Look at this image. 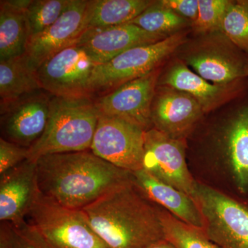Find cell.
Here are the masks:
<instances>
[{
  "label": "cell",
  "mask_w": 248,
  "mask_h": 248,
  "mask_svg": "<svg viewBox=\"0 0 248 248\" xmlns=\"http://www.w3.org/2000/svg\"><path fill=\"white\" fill-rule=\"evenodd\" d=\"M35 163L41 193L63 206L78 210L133 178L130 171L116 167L91 150L47 155Z\"/></svg>",
  "instance_id": "6da1fadb"
},
{
  "label": "cell",
  "mask_w": 248,
  "mask_h": 248,
  "mask_svg": "<svg viewBox=\"0 0 248 248\" xmlns=\"http://www.w3.org/2000/svg\"><path fill=\"white\" fill-rule=\"evenodd\" d=\"M186 143L187 158L224 168L236 193L248 197V88L205 114Z\"/></svg>",
  "instance_id": "7a4b0ae2"
},
{
  "label": "cell",
  "mask_w": 248,
  "mask_h": 248,
  "mask_svg": "<svg viewBox=\"0 0 248 248\" xmlns=\"http://www.w3.org/2000/svg\"><path fill=\"white\" fill-rule=\"evenodd\" d=\"M82 211L110 248H147L165 239L159 205L146 197L133 178Z\"/></svg>",
  "instance_id": "3957f363"
},
{
  "label": "cell",
  "mask_w": 248,
  "mask_h": 248,
  "mask_svg": "<svg viewBox=\"0 0 248 248\" xmlns=\"http://www.w3.org/2000/svg\"><path fill=\"white\" fill-rule=\"evenodd\" d=\"M99 117L93 96L52 95L48 124L29 148V159L47 155L89 151Z\"/></svg>",
  "instance_id": "277c9868"
},
{
  "label": "cell",
  "mask_w": 248,
  "mask_h": 248,
  "mask_svg": "<svg viewBox=\"0 0 248 248\" xmlns=\"http://www.w3.org/2000/svg\"><path fill=\"white\" fill-rule=\"evenodd\" d=\"M172 55L213 84H229L248 78V54L222 31L202 35L190 33Z\"/></svg>",
  "instance_id": "5b68a950"
},
{
  "label": "cell",
  "mask_w": 248,
  "mask_h": 248,
  "mask_svg": "<svg viewBox=\"0 0 248 248\" xmlns=\"http://www.w3.org/2000/svg\"><path fill=\"white\" fill-rule=\"evenodd\" d=\"M190 33L191 29H186L156 43L129 49L110 61L97 65L90 79V95H104L157 69Z\"/></svg>",
  "instance_id": "8992f818"
},
{
  "label": "cell",
  "mask_w": 248,
  "mask_h": 248,
  "mask_svg": "<svg viewBox=\"0 0 248 248\" xmlns=\"http://www.w3.org/2000/svg\"><path fill=\"white\" fill-rule=\"evenodd\" d=\"M248 197H230L198 183L195 201L204 233L219 248H248Z\"/></svg>",
  "instance_id": "52a82bcc"
},
{
  "label": "cell",
  "mask_w": 248,
  "mask_h": 248,
  "mask_svg": "<svg viewBox=\"0 0 248 248\" xmlns=\"http://www.w3.org/2000/svg\"><path fill=\"white\" fill-rule=\"evenodd\" d=\"M28 217L54 248H110L93 229L82 210L63 206L40 192Z\"/></svg>",
  "instance_id": "ba28073f"
},
{
  "label": "cell",
  "mask_w": 248,
  "mask_h": 248,
  "mask_svg": "<svg viewBox=\"0 0 248 248\" xmlns=\"http://www.w3.org/2000/svg\"><path fill=\"white\" fill-rule=\"evenodd\" d=\"M145 132L118 117L99 114L91 151L119 169L136 172L143 169Z\"/></svg>",
  "instance_id": "9c48e42d"
},
{
  "label": "cell",
  "mask_w": 248,
  "mask_h": 248,
  "mask_svg": "<svg viewBox=\"0 0 248 248\" xmlns=\"http://www.w3.org/2000/svg\"><path fill=\"white\" fill-rule=\"evenodd\" d=\"M186 140H175L155 128L144 134L143 169L194 200L198 182L189 170Z\"/></svg>",
  "instance_id": "30bf717a"
},
{
  "label": "cell",
  "mask_w": 248,
  "mask_h": 248,
  "mask_svg": "<svg viewBox=\"0 0 248 248\" xmlns=\"http://www.w3.org/2000/svg\"><path fill=\"white\" fill-rule=\"evenodd\" d=\"M97 64L82 47L73 45L46 60L36 71L41 89L52 95H90V79Z\"/></svg>",
  "instance_id": "8fae6325"
},
{
  "label": "cell",
  "mask_w": 248,
  "mask_h": 248,
  "mask_svg": "<svg viewBox=\"0 0 248 248\" xmlns=\"http://www.w3.org/2000/svg\"><path fill=\"white\" fill-rule=\"evenodd\" d=\"M52 94L43 89L0 103L1 138L30 148L48 124Z\"/></svg>",
  "instance_id": "7c38bea8"
},
{
  "label": "cell",
  "mask_w": 248,
  "mask_h": 248,
  "mask_svg": "<svg viewBox=\"0 0 248 248\" xmlns=\"http://www.w3.org/2000/svg\"><path fill=\"white\" fill-rule=\"evenodd\" d=\"M162 66L112 92L94 98L99 114L118 117L145 131L153 128L151 105Z\"/></svg>",
  "instance_id": "4fadbf2b"
},
{
  "label": "cell",
  "mask_w": 248,
  "mask_h": 248,
  "mask_svg": "<svg viewBox=\"0 0 248 248\" xmlns=\"http://www.w3.org/2000/svg\"><path fill=\"white\" fill-rule=\"evenodd\" d=\"M156 86H169L188 93L207 114L231 102L246 91L248 88V78L229 84H213L172 55L161 67Z\"/></svg>",
  "instance_id": "5bb4252c"
},
{
  "label": "cell",
  "mask_w": 248,
  "mask_h": 248,
  "mask_svg": "<svg viewBox=\"0 0 248 248\" xmlns=\"http://www.w3.org/2000/svg\"><path fill=\"white\" fill-rule=\"evenodd\" d=\"M205 115L188 93L156 86L151 105L153 128L175 140H186Z\"/></svg>",
  "instance_id": "9a60e30c"
},
{
  "label": "cell",
  "mask_w": 248,
  "mask_h": 248,
  "mask_svg": "<svg viewBox=\"0 0 248 248\" xmlns=\"http://www.w3.org/2000/svg\"><path fill=\"white\" fill-rule=\"evenodd\" d=\"M88 0H71V4L51 27L28 40L25 55L35 71L49 58L76 45L85 32Z\"/></svg>",
  "instance_id": "2e32d148"
},
{
  "label": "cell",
  "mask_w": 248,
  "mask_h": 248,
  "mask_svg": "<svg viewBox=\"0 0 248 248\" xmlns=\"http://www.w3.org/2000/svg\"><path fill=\"white\" fill-rule=\"evenodd\" d=\"M167 37L147 32L131 24L86 30L77 45L82 47L96 64L110 61L129 49L151 45Z\"/></svg>",
  "instance_id": "e0dca14e"
},
{
  "label": "cell",
  "mask_w": 248,
  "mask_h": 248,
  "mask_svg": "<svg viewBox=\"0 0 248 248\" xmlns=\"http://www.w3.org/2000/svg\"><path fill=\"white\" fill-rule=\"evenodd\" d=\"M40 192L35 161L26 160L0 175V221H25Z\"/></svg>",
  "instance_id": "ac0fdd59"
},
{
  "label": "cell",
  "mask_w": 248,
  "mask_h": 248,
  "mask_svg": "<svg viewBox=\"0 0 248 248\" xmlns=\"http://www.w3.org/2000/svg\"><path fill=\"white\" fill-rule=\"evenodd\" d=\"M132 173L134 182L151 202L184 223L203 228V219L200 210L190 196L161 182L144 169Z\"/></svg>",
  "instance_id": "d6986e66"
},
{
  "label": "cell",
  "mask_w": 248,
  "mask_h": 248,
  "mask_svg": "<svg viewBox=\"0 0 248 248\" xmlns=\"http://www.w3.org/2000/svg\"><path fill=\"white\" fill-rule=\"evenodd\" d=\"M31 1H0V61L25 54L28 42L26 11Z\"/></svg>",
  "instance_id": "ffe728a7"
},
{
  "label": "cell",
  "mask_w": 248,
  "mask_h": 248,
  "mask_svg": "<svg viewBox=\"0 0 248 248\" xmlns=\"http://www.w3.org/2000/svg\"><path fill=\"white\" fill-rule=\"evenodd\" d=\"M153 2L154 0H88L85 31L128 24Z\"/></svg>",
  "instance_id": "44dd1931"
},
{
  "label": "cell",
  "mask_w": 248,
  "mask_h": 248,
  "mask_svg": "<svg viewBox=\"0 0 248 248\" xmlns=\"http://www.w3.org/2000/svg\"><path fill=\"white\" fill-rule=\"evenodd\" d=\"M42 89L27 55L0 61V103Z\"/></svg>",
  "instance_id": "7402d4cb"
},
{
  "label": "cell",
  "mask_w": 248,
  "mask_h": 248,
  "mask_svg": "<svg viewBox=\"0 0 248 248\" xmlns=\"http://www.w3.org/2000/svg\"><path fill=\"white\" fill-rule=\"evenodd\" d=\"M128 24L166 37L192 27L190 21L166 7L161 0H154L149 7Z\"/></svg>",
  "instance_id": "603a6c76"
},
{
  "label": "cell",
  "mask_w": 248,
  "mask_h": 248,
  "mask_svg": "<svg viewBox=\"0 0 248 248\" xmlns=\"http://www.w3.org/2000/svg\"><path fill=\"white\" fill-rule=\"evenodd\" d=\"M159 215L165 239L177 248H219L208 239L202 228L178 219L159 206Z\"/></svg>",
  "instance_id": "cb8c5ba5"
},
{
  "label": "cell",
  "mask_w": 248,
  "mask_h": 248,
  "mask_svg": "<svg viewBox=\"0 0 248 248\" xmlns=\"http://www.w3.org/2000/svg\"><path fill=\"white\" fill-rule=\"evenodd\" d=\"M71 0H32L26 11L28 40L42 33L61 17Z\"/></svg>",
  "instance_id": "d4e9b609"
},
{
  "label": "cell",
  "mask_w": 248,
  "mask_h": 248,
  "mask_svg": "<svg viewBox=\"0 0 248 248\" xmlns=\"http://www.w3.org/2000/svg\"><path fill=\"white\" fill-rule=\"evenodd\" d=\"M221 31L234 45L248 55V6L245 0L230 1Z\"/></svg>",
  "instance_id": "484cf974"
},
{
  "label": "cell",
  "mask_w": 248,
  "mask_h": 248,
  "mask_svg": "<svg viewBox=\"0 0 248 248\" xmlns=\"http://www.w3.org/2000/svg\"><path fill=\"white\" fill-rule=\"evenodd\" d=\"M231 0H199V15L191 34L202 35L222 31V22Z\"/></svg>",
  "instance_id": "4316f807"
},
{
  "label": "cell",
  "mask_w": 248,
  "mask_h": 248,
  "mask_svg": "<svg viewBox=\"0 0 248 248\" xmlns=\"http://www.w3.org/2000/svg\"><path fill=\"white\" fill-rule=\"evenodd\" d=\"M11 224V248H54L30 222L25 220Z\"/></svg>",
  "instance_id": "83f0119b"
},
{
  "label": "cell",
  "mask_w": 248,
  "mask_h": 248,
  "mask_svg": "<svg viewBox=\"0 0 248 248\" xmlns=\"http://www.w3.org/2000/svg\"><path fill=\"white\" fill-rule=\"evenodd\" d=\"M29 148L0 138V175L29 159Z\"/></svg>",
  "instance_id": "f1b7e54d"
},
{
  "label": "cell",
  "mask_w": 248,
  "mask_h": 248,
  "mask_svg": "<svg viewBox=\"0 0 248 248\" xmlns=\"http://www.w3.org/2000/svg\"><path fill=\"white\" fill-rule=\"evenodd\" d=\"M166 7L176 14L190 21L192 24L199 15V0H161Z\"/></svg>",
  "instance_id": "f546056e"
},
{
  "label": "cell",
  "mask_w": 248,
  "mask_h": 248,
  "mask_svg": "<svg viewBox=\"0 0 248 248\" xmlns=\"http://www.w3.org/2000/svg\"><path fill=\"white\" fill-rule=\"evenodd\" d=\"M147 248H177L174 245L171 244L166 239L160 240L159 241L154 243L151 245L149 247Z\"/></svg>",
  "instance_id": "4dcf8cb0"
},
{
  "label": "cell",
  "mask_w": 248,
  "mask_h": 248,
  "mask_svg": "<svg viewBox=\"0 0 248 248\" xmlns=\"http://www.w3.org/2000/svg\"><path fill=\"white\" fill-rule=\"evenodd\" d=\"M246 77L248 78V66L247 68H246Z\"/></svg>",
  "instance_id": "1f68e13d"
}]
</instances>
